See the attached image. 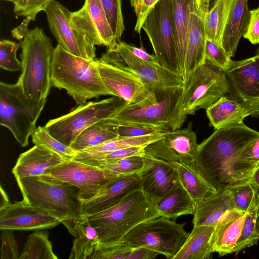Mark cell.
<instances>
[{"mask_svg": "<svg viewBox=\"0 0 259 259\" xmlns=\"http://www.w3.org/2000/svg\"><path fill=\"white\" fill-rule=\"evenodd\" d=\"M198 145L190 121L186 128L167 132L162 137L147 145L145 151L167 162L180 163L199 172L196 163Z\"/></svg>", "mask_w": 259, "mask_h": 259, "instance_id": "15", "label": "cell"}, {"mask_svg": "<svg viewBox=\"0 0 259 259\" xmlns=\"http://www.w3.org/2000/svg\"><path fill=\"white\" fill-rule=\"evenodd\" d=\"M244 38L253 45L259 44V7L250 11V17Z\"/></svg>", "mask_w": 259, "mask_h": 259, "instance_id": "50", "label": "cell"}, {"mask_svg": "<svg viewBox=\"0 0 259 259\" xmlns=\"http://www.w3.org/2000/svg\"><path fill=\"white\" fill-rule=\"evenodd\" d=\"M144 164L142 156H134L116 162L100 165L98 167L116 175L139 174Z\"/></svg>", "mask_w": 259, "mask_h": 259, "instance_id": "43", "label": "cell"}, {"mask_svg": "<svg viewBox=\"0 0 259 259\" xmlns=\"http://www.w3.org/2000/svg\"><path fill=\"white\" fill-rule=\"evenodd\" d=\"M115 41L118 43L124 30L121 0H100Z\"/></svg>", "mask_w": 259, "mask_h": 259, "instance_id": "41", "label": "cell"}, {"mask_svg": "<svg viewBox=\"0 0 259 259\" xmlns=\"http://www.w3.org/2000/svg\"><path fill=\"white\" fill-rule=\"evenodd\" d=\"M128 103L112 96L80 105L70 112L48 121L45 127L54 138L70 147L78 136L91 125L112 117Z\"/></svg>", "mask_w": 259, "mask_h": 259, "instance_id": "7", "label": "cell"}, {"mask_svg": "<svg viewBox=\"0 0 259 259\" xmlns=\"http://www.w3.org/2000/svg\"><path fill=\"white\" fill-rule=\"evenodd\" d=\"M239 159L253 173L259 167V136L243 150Z\"/></svg>", "mask_w": 259, "mask_h": 259, "instance_id": "48", "label": "cell"}, {"mask_svg": "<svg viewBox=\"0 0 259 259\" xmlns=\"http://www.w3.org/2000/svg\"><path fill=\"white\" fill-rule=\"evenodd\" d=\"M46 174L77 187L82 202L100 195L108 183L119 175L74 159L51 167Z\"/></svg>", "mask_w": 259, "mask_h": 259, "instance_id": "14", "label": "cell"}, {"mask_svg": "<svg viewBox=\"0 0 259 259\" xmlns=\"http://www.w3.org/2000/svg\"><path fill=\"white\" fill-rule=\"evenodd\" d=\"M20 45L22 69L17 81L37 121L52 87L54 48L51 39L38 27L29 29Z\"/></svg>", "mask_w": 259, "mask_h": 259, "instance_id": "2", "label": "cell"}, {"mask_svg": "<svg viewBox=\"0 0 259 259\" xmlns=\"http://www.w3.org/2000/svg\"><path fill=\"white\" fill-rule=\"evenodd\" d=\"M214 0H195L190 13L183 80L184 85L195 71L206 62L205 19Z\"/></svg>", "mask_w": 259, "mask_h": 259, "instance_id": "20", "label": "cell"}, {"mask_svg": "<svg viewBox=\"0 0 259 259\" xmlns=\"http://www.w3.org/2000/svg\"><path fill=\"white\" fill-rule=\"evenodd\" d=\"M117 125L106 119L84 130L70 147L77 152L99 146L118 137Z\"/></svg>", "mask_w": 259, "mask_h": 259, "instance_id": "32", "label": "cell"}, {"mask_svg": "<svg viewBox=\"0 0 259 259\" xmlns=\"http://www.w3.org/2000/svg\"><path fill=\"white\" fill-rule=\"evenodd\" d=\"M11 203L7 193L3 189L2 186H1L0 210L8 207Z\"/></svg>", "mask_w": 259, "mask_h": 259, "instance_id": "54", "label": "cell"}, {"mask_svg": "<svg viewBox=\"0 0 259 259\" xmlns=\"http://www.w3.org/2000/svg\"><path fill=\"white\" fill-rule=\"evenodd\" d=\"M236 209L233 196L227 189L217 192L195 203L193 226L215 227L229 210Z\"/></svg>", "mask_w": 259, "mask_h": 259, "instance_id": "25", "label": "cell"}, {"mask_svg": "<svg viewBox=\"0 0 259 259\" xmlns=\"http://www.w3.org/2000/svg\"><path fill=\"white\" fill-rule=\"evenodd\" d=\"M236 209L245 213L259 211V194L250 182L229 188Z\"/></svg>", "mask_w": 259, "mask_h": 259, "instance_id": "38", "label": "cell"}, {"mask_svg": "<svg viewBox=\"0 0 259 259\" xmlns=\"http://www.w3.org/2000/svg\"><path fill=\"white\" fill-rule=\"evenodd\" d=\"M75 238L73 242L69 259H91L99 244L97 230L87 218L62 223Z\"/></svg>", "mask_w": 259, "mask_h": 259, "instance_id": "26", "label": "cell"}, {"mask_svg": "<svg viewBox=\"0 0 259 259\" xmlns=\"http://www.w3.org/2000/svg\"><path fill=\"white\" fill-rule=\"evenodd\" d=\"M159 0H138L134 11L137 16L135 30L140 33L143 23L148 13Z\"/></svg>", "mask_w": 259, "mask_h": 259, "instance_id": "51", "label": "cell"}, {"mask_svg": "<svg viewBox=\"0 0 259 259\" xmlns=\"http://www.w3.org/2000/svg\"><path fill=\"white\" fill-rule=\"evenodd\" d=\"M250 182L256 189L259 194V167L253 172Z\"/></svg>", "mask_w": 259, "mask_h": 259, "instance_id": "55", "label": "cell"}, {"mask_svg": "<svg viewBox=\"0 0 259 259\" xmlns=\"http://www.w3.org/2000/svg\"><path fill=\"white\" fill-rule=\"evenodd\" d=\"M250 17L248 0H235L222 41V46L230 57L236 53L245 33Z\"/></svg>", "mask_w": 259, "mask_h": 259, "instance_id": "29", "label": "cell"}, {"mask_svg": "<svg viewBox=\"0 0 259 259\" xmlns=\"http://www.w3.org/2000/svg\"><path fill=\"white\" fill-rule=\"evenodd\" d=\"M259 136L244 122L215 130L198 145L200 174L217 191L250 182L253 172L239 159L243 150Z\"/></svg>", "mask_w": 259, "mask_h": 259, "instance_id": "1", "label": "cell"}, {"mask_svg": "<svg viewBox=\"0 0 259 259\" xmlns=\"http://www.w3.org/2000/svg\"><path fill=\"white\" fill-rule=\"evenodd\" d=\"M229 90L226 71L206 60L183 88V110L186 115H193L226 96Z\"/></svg>", "mask_w": 259, "mask_h": 259, "instance_id": "10", "label": "cell"}, {"mask_svg": "<svg viewBox=\"0 0 259 259\" xmlns=\"http://www.w3.org/2000/svg\"><path fill=\"white\" fill-rule=\"evenodd\" d=\"M54 0H16L14 12L17 16L30 18L35 21L37 14L45 11L49 4Z\"/></svg>", "mask_w": 259, "mask_h": 259, "instance_id": "44", "label": "cell"}, {"mask_svg": "<svg viewBox=\"0 0 259 259\" xmlns=\"http://www.w3.org/2000/svg\"><path fill=\"white\" fill-rule=\"evenodd\" d=\"M1 233V259H19L18 243L13 230L3 229Z\"/></svg>", "mask_w": 259, "mask_h": 259, "instance_id": "47", "label": "cell"}, {"mask_svg": "<svg viewBox=\"0 0 259 259\" xmlns=\"http://www.w3.org/2000/svg\"><path fill=\"white\" fill-rule=\"evenodd\" d=\"M142 28L150 40L158 62L179 75L171 0H159L150 11Z\"/></svg>", "mask_w": 259, "mask_h": 259, "instance_id": "11", "label": "cell"}, {"mask_svg": "<svg viewBox=\"0 0 259 259\" xmlns=\"http://www.w3.org/2000/svg\"><path fill=\"white\" fill-rule=\"evenodd\" d=\"M16 181L23 200L46 210L62 223L83 218L82 202L76 186L49 174Z\"/></svg>", "mask_w": 259, "mask_h": 259, "instance_id": "5", "label": "cell"}, {"mask_svg": "<svg viewBox=\"0 0 259 259\" xmlns=\"http://www.w3.org/2000/svg\"><path fill=\"white\" fill-rule=\"evenodd\" d=\"M66 161L60 155L41 145H35L21 153L12 169L16 180L38 176Z\"/></svg>", "mask_w": 259, "mask_h": 259, "instance_id": "23", "label": "cell"}, {"mask_svg": "<svg viewBox=\"0 0 259 259\" xmlns=\"http://www.w3.org/2000/svg\"><path fill=\"white\" fill-rule=\"evenodd\" d=\"M35 120L19 82H0V124L9 130L22 147L36 128Z\"/></svg>", "mask_w": 259, "mask_h": 259, "instance_id": "12", "label": "cell"}, {"mask_svg": "<svg viewBox=\"0 0 259 259\" xmlns=\"http://www.w3.org/2000/svg\"><path fill=\"white\" fill-rule=\"evenodd\" d=\"M70 24L95 46L103 45L112 50L117 44L100 0H85L81 9L71 12Z\"/></svg>", "mask_w": 259, "mask_h": 259, "instance_id": "19", "label": "cell"}, {"mask_svg": "<svg viewBox=\"0 0 259 259\" xmlns=\"http://www.w3.org/2000/svg\"><path fill=\"white\" fill-rule=\"evenodd\" d=\"M160 217L155 205L139 189L130 192L113 206L85 218L98 233V248L119 243L138 224Z\"/></svg>", "mask_w": 259, "mask_h": 259, "instance_id": "3", "label": "cell"}, {"mask_svg": "<svg viewBox=\"0 0 259 259\" xmlns=\"http://www.w3.org/2000/svg\"><path fill=\"white\" fill-rule=\"evenodd\" d=\"M45 12L51 31L60 45L68 52L92 61L96 57L95 45L70 24L71 12L58 2L53 1Z\"/></svg>", "mask_w": 259, "mask_h": 259, "instance_id": "16", "label": "cell"}, {"mask_svg": "<svg viewBox=\"0 0 259 259\" xmlns=\"http://www.w3.org/2000/svg\"><path fill=\"white\" fill-rule=\"evenodd\" d=\"M146 146H133L111 152L102 157L92 165L99 166L104 164L116 162L120 159L134 156H143L145 154Z\"/></svg>", "mask_w": 259, "mask_h": 259, "instance_id": "46", "label": "cell"}, {"mask_svg": "<svg viewBox=\"0 0 259 259\" xmlns=\"http://www.w3.org/2000/svg\"><path fill=\"white\" fill-rule=\"evenodd\" d=\"M155 207L160 217L177 218L186 214H193L195 202L185 190L179 186L161 199Z\"/></svg>", "mask_w": 259, "mask_h": 259, "instance_id": "33", "label": "cell"}, {"mask_svg": "<svg viewBox=\"0 0 259 259\" xmlns=\"http://www.w3.org/2000/svg\"><path fill=\"white\" fill-rule=\"evenodd\" d=\"M4 1H10V2L14 3L16 0H4Z\"/></svg>", "mask_w": 259, "mask_h": 259, "instance_id": "58", "label": "cell"}, {"mask_svg": "<svg viewBox=\"0 0 259 259\" xmlns=\"http://www.w3.org/2000/svg\"><path fill=\"white\" fill-rule=\"evenodd\" d=\"M175 167L181 186L195 203L217 192L198 172L178 162H170Z\"/></svg>", "mask_w": 259, "mask_h": 259, "instance_id": "35", "label": "cell"}, {"mask_svg": "<svg viewBox=\"0 0 259 259\" xmlns=\"http://www.w3.org/2000/svg\"><path fill=\"white\" fill-rule=\"evenodd\" d=\"M111 50L156 96L175 89L184 88V81L181 77L162 66L137 57L129 50L125 42L119 41Z\"/></svg>", "mask_w": 259, "mask_h": 259, "instance_id": "17", "label": "cell"}, {"mask_svg": "<svg viewBox=\"0 0 259 259\" xmlns=\"http://www.w3.org/2000/svg\"><path fill=\"white\" fill-rule=\"evenodd\" d=\"M235 0H214L205 19L206 37L222 46L223 34Z\"/></svg>", "mask_w": 259, "mask_h": 259, "instance_id": "34", "label": "cell"}, {"mask_svg": "<svg viewBox=\"0 0 259 259\" xmlns=\"http://www.w3.org/2000/svg\"><path fill=\"white\" fill-rule=\"evenodd\" d=\"M206 60L226 71L232 60L223 47L206 38L205 49Z\"/></svg>", "mask_w": 259, "mask_h": 259, "instance_id": "45", "label": "cell"}, {"mask_svg": "<svg viewBox=\"0 0 259 259\" xmlns=\"http://www.w3.org/2000/svg\"><path fill=\"white\" fill-rule=\"evenodd\" d=\"M62 223L46 210L24 200L0 210V229L37 230L50 229Z\"/></svg>", "mask_w": 259, "mask_h": 259, "instance_id": "21", "label": "cell"}, {"mask_svg": "<svg viewBox=\"0 0 259 259\" xmlns=\"http://www.w3.org/2000/svg\"><path fill=\"white\" fill-rule=\"evenodd\" d=\"M139 173L141 189L154 205L181 186L175 167L170 162L145 153Z\"/></svg>", "mask_w": 259, "mask_h": 259, "instance_id": "18", "label": "cell"}, {"mask_svg": "<svg viewBox=\"0 0 259 259\" xmlns=\"http://www.w3.org/2000/svg\"><path fill=\"white\" fill-rule=\"evenodd\" d=\"M102 79L107 89L128 104L151 103L158 100L141 79L111 50L95 60Z\"/></svg>", "mask_w": 259, "mask_h": 259, "instance_id": "9", "label": "cell"}, {"mask_svg": "<svg viewBox=\"0 0 259 259\" xmlns=\"http://www.w3.org/2000/svg\"><path fill=\"white\" fill-rule=\"evenodd\" d=\"M20 45L15 41L2 39L0 41V67L10 72L22 69L21 61L17 57V52Z\"/></svg>", "mask_w": 259, "mask_h": 259, "instance_id": "42", "label": "cell"}, {"mask_svg": "<svg viewBox=\"0 0 259 259\" xmlns=\"http://www.w3.org/2000/svg\"><path fill=\"white\" fill-rule=\"evenodd\" d=\"M228 98L240 103L252 117L259 116V55L231 61L225 71Z\"/></svg>", "mask_w": 259, "mask_h": 259, "instance_id": "13", "label": "cell"}, {"mask_svg": "<svg viewBox=\"0 0 259 259\" xmlns=\"http://www.w3.org/2000/svg\"><path fill=\"white\" fill-rule=\"evenodd\" d=\"M143 222L131 229L120 243L144 247L173 259L188 237L185 223L178 224L163 217Z\"/></svg>", "mask_w": 259, "mask_h": 259, "instance_id": "8", "label": "cell"}, {"mask_svg": "<svg viewBox=\"0 0 259 259\" xmlns=\"http://www.w3.org/2000/svg\"><path fill=\"white\" fill-rule=\"evenodd\" d=\"M53 251L47 231H35L29 235L19 259H57Z\"/></svg>", "mask_w": 259, "mask_h": 259, "instance_id": "37", "label": "cell"}, {"mask_svg": "<svg viewBox=\"0 0 259 259\" xmlns=\"http://www.w3.org/2000/svg\"><path fill=\"white\" fill-rule=\"evenodd\" d=\"M138 2V0H130V3H131V6L133 8L135 7V6H136Z\"/></svg>", "mask_w": 259, "mask_h": 259, "instance_id": "56", "label": "cell"}, {"mask_svg": "<svg viewBox=\"0 0 259 259\" xmlns=\"http://www.w3.org/2000/svg\"><path fill=\"white\" fill-rule=\"evenodd\" d=\"M31 21L32 20L30 18L25 17L22 23L12 31L11 33L13 37L19 40L23 38L29 30L28 26Z\"/></svg>", "mask_w": 259, "mask_h": 259, "instance_id": "53", "label": "cell"}, {"mask_svg": "<svg viewBox=\"0 0 259 259\" xmlns=\"http://www.w3.org/2000/svg\"><path fill=\"white\" fill-rule=\"evenodd\" d=\"M159 253L144 247H134L122 243L97 248L91 259H152Z\"/></svg>", "mask_w": 259, "mask_h": 259, "instance_id": "36", "label": "cell"}, {"mask_svg": "<svg viewBox=\"0 0 259 259\" xmlns=\"http://www.w3.org/2000/svg\"><path fill=\"white\" fill-rule=\"evenodd\" d=\"M51 80L52 87L65 90L78 105L102 96H114L105 87L95 59L74 55L59 45L54 48Z\"/></svg>", "mask_w": 259, "mask_h": 259, "instance_id": "4", "label": "cell"}, {"mask_svg": "<svg viewBox=\"0 0 259 259\" xmlns=\"http://www.w3.org/2000/svg\"><path fill=\"white\" fill-rule=\"evenodd\" d=\"M167 132L139 137H119L99 146L77 152L73 159L92 165L102 157L114 151L133 146H147L162 137Z\"/></svg>", "mask_w": 259, "mask_h": 259, "instance_id": "28", "label": "cell"}, {"mask_svg": "<svg viewBox=\"0 0 259 259\" xmlns=\"http://www.w3.org/2000/svg\"><path fill=\"white\" fill-rule=\"evenodd\" d=\"M118 134L121 138H134L145 136L163 131L160 129L139 125H117Z\"/></svg>", "mask_w": 259, "mask_h": 259, "instance_id": "49", "label": "cell"}, {"mask_svg": "<svg viewBox=\"0 0 259 259\" xmlns=\"http://www.w3.org/2000/svg\"><path fill=\"white\" fill-rule=\"evenodd\" d=\"M154 103L127 104L109 120L117 125L151 126L163 131L181 128L187 115L183 109V88L159 95Z\"/></svg>", "mask_w": 259, "mask_h": 259, "instance_id": "6", "label": "cell"}, {"mask_svg": "<svg viewBox=\"0 0 259 259\" xmlns=\"http://www.w3.org/2000/svg\"><path fill=\"white\" fill-rule=\"evenodd\" d=\"M139 189L141 182L139 174L119 175L108 183L100 195L82 202V216L87 217L109 208L130 192Z\"/></svg>", "mask_w": 259, "mask_h": 259, "instance_id": "22", "label": "cell"}, {"mask_svg": "<svg viewBox=\"0 0 259 259\" xmlns=\"http://www.w3.org/2000/svg\"><path fill=\"white\" fill-rule=\"evenodd\" d=\"M31 137L34 145L45 147L60 155L66 161L73 159L77 153L52 136L45 126L36 127Z\"/></svg>", "mask_w": 259, "mask_h": 259, "instance_id": "39", "label": "cell"}, {"mask_svg": "<svg viewBox=\"0 0 259 259\" xmlns=\"http://www.w3.org/2000/svg\"><path fill=\"white\" fill-rule=\"evenodd\" d=\"M255 55H259V47H258V49H257V50L256 51V54Z\"/></svg>", "mask_w": 259, "mask_h": 259, "instance_id": "57", "label": "cell"}, {"mask_svg": "<svg viewBox=\"0 0 259 259\" xmlns=\"http://www.w3.org/2000/svg\"><path fill=\"white\" fill-rule=\"evenodd\" d=\"M195 0H171L172 22L179 75L183 79L186 56L190 13Z\"/></svg>", "mask_w": 259, "mask_h": 259, "instance_id": "27", "label": "cell"}, {"mask_svg": "<svg viewBox=\"0 0 259 259\" xmlns=\"http://www.w3.org/2000/svg\"><path fill=\"white\" fill-rule=\"evenodd\" d=\"M246 213L237 209L228 211L214 227L211 243L214 252L220 256L235 251Z\"/></svg>", "mask_w": 259, "mask_h": 259, "instance_id": "24", "label": "cell"}, {"mask_svg": "<svg viewBox=\"0 0 259 259\" xmlns=\"http://www.w3.org/2000/svg\"><path fill=\"white\" fill-rule=\"evenodd\" d=\"M127 46L129 50L137 57L156 65L161 66L155 55L149 54L143 48H138L128 44H127Z\"/></svg>", "mask_w": 259, "mask_h": 259, "instance_id": "52", "label": "cell"}, {"mask_svg": "<svg viewBox=\"0 0 259 259\" xmlns=\"http://www.w3.org/2000/svg\"><path fill=\"white\" fill-rule=\"evenodd\" d=\"M259 241V211L247 213L240 235L236 244L234 252L252 246Z\"/></svg>", "mask_w": 259, "mask_h": 259, "instance_id": "40", "label": "cell"}, {"mask_svg": "<svg viewBox=\"0 0 259 259\" xmlns=\"http://www.w3.org/2000/svg\"><path fill=\"white\" fill-rule=\"evenodd\" d=\"M214 227L194 226L173 259H206L213 252L211 239Z\"/></svg>", "mask_w": 259, "mask_h": 259, "instance_id": "31", "label": "cell"}, {"mask_svg": "<svg viewBox=\"0 0 259 259\" xmlns=\"http://www.w3.org/2000/svg\"><path fill=\"white\" fill-rule=\"evenodd\" d=\"M210 125L215 130L229 124L241 123L249 115L248 111L238 102L226 96L206 109Z\"/></svg>", "mask_w": 259, "mask_h": 259, "instance_id": "30", "label": "cell"}]
</instances>
